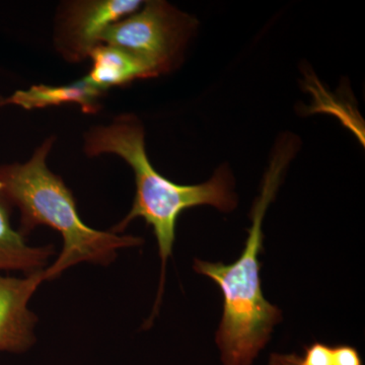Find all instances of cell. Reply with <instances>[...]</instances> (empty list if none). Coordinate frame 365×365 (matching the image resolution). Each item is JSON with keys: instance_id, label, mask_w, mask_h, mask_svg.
<instances>
[{"instance_id": "6da1fadb", "label": "cell", "mask_w": 365, "mask_h": 365, "mask_svg": "<svg viewBox=\"0 0 365 365\" xmlns=\"http://www.w3.org/2000/svg\"><path fill=\"white\" fill-rule=\"evenodd\" d=\"M145 133L140 119L122 114L111 123L91 127L83 135V153L88 157L118 155L134 173L136 193L128 215L111 232L121 235L135 218H143L153 227L162 260V277L155 309L162 299L165 266L176 241L178 218L187 209L210 205L223 212L237 206L234 179L227 165L218 168L203 184L181 185L170 181L151 165L145 150Z\"/></svg>"}, {"instance_id": "7a4b0ae2", "label": "cell", "mask_w": 365, "mask_h": 365, "mask_svg": "<svg viewBox=\"0 0 365 365\" xmlns=\"http://www.w3.org/2000/svg\"><path fill=\"white\" fill-rule=\"evenodd\" d=\"M54 141V137L46 139L28 162L0 165V192L20 210L21 235L26 237L36 227L46 225L62 235L63 248L45 269V281L56 279L79 263L110 265L118 251L143 242L141 237L103 232L83 222L71 190L48 168Z\"/></svg>"}, {"instance_id": "3957f363", "label": "cell", "mask_w": 365, "mask_h": 365, "mask_svg": "<svg viewBox=\"0 0 365 365\" xmlns=\"http://www.w3.org/2000/svg\"><path fill=\"white\" fill-rule=\"evenodd\" d=\"M292 153V143H287V146L281 144L274 155L261 195L252 209V227L241 257L230 265L200 260L194 263L196 272L215 281L222 292L223 314L216 343L225 365H251L282 318L280 309L262 292L259 255L263 251L264 215Z\"/></svg>"}, {"instance_id": "277c9868", "label": "cell", "mask_w": 365, "mask_h": 365, "mask_svg": "<svg viewBox=\"0 0 365 365\" xmlns=\"http://www.w3.org/2000/svg\"><path fill=\"white\" fill-rule=\"evenodd\" d=\"M198 21L163 0L143 2L135 13L103 34L101 43L117 46L143 60L158 76L176 69Z\"/></svg>"}, {"instance_id": "5b68a950", "label": "cell", "mask_w": 365, "mask_h": 365, "mask_svg": "<svg viewBox=\"0 0 365 365\" xmlns=\"http://www.w3.org/2000/svg\"><path fill=\"white\" fill-rule=\"evenodd\" d=\"M139 0H71L60 4L55 19L54 46L66 62L81 63L101 44L105 31L135 13Z\"/></svg>"}, {"instance_id": "8992f818", "label": "cell", "mask_w": 365, "mask_h": 365, "mask_svg": "<svg viewBox=\"0 0 365 365\" xmlns=\"http://www.w3.org/2000/svg\"><path fill=\"white\" fill-rule=\"evenodd\" d=\"M44 281V271L21 278L0 274V352L21 354L35 344L38 319L29 302Z\"/></svg>"}, {"instance_id": "52a82bcc", "label": "cell", "mask_w": 365, "mask_h": 365, "mask_svg": "<svg viewBox=\"0 0 365 365\" xmlns=\"http://www.w3.org/2000/svg\"><path fill=\"white\" fill-rule=\"evenodd\" d=\"M88 59L91 66L86 81L105 93L110 88L128 86L138 79L158 78L143 60L117 46L101 43L93 48Z\"/></svg>"}, {"instance_id": "ba28073f", "label": "cell", "mask_w": 365, "mask_h": 365, "mask_svg": "<svg viewBox=\"0 0 365 365\" xmlns=\"http://www.w3.org/2000/svg\"><path fill=\"white\" fill-rule=\"evenodd\" d=\"M13 206L0 192V271L25 275L41 272L55 255L54 246L31 247L26 237L11 225Z\"/></svg>"}, {"instance_id": "9c48e42d", "label": "cell", "mask_w": 365, "mask_h": 365, "mask_svg": "<svg viewBox=\"0 0 365 365\" xmlns=\"http://www.w3.org/2000/svg\"><path fill=\"white\" fill-rule=\"evenodd\" d=\"M105 93L86 81L79 79L68 85H34L28 90L16 91L7 98L9 105L18 106L24 110L44 109L62 105H78L85 114L101 111V98Z\"/></svg>"}, {"instance_id": "30bf717a", "label": "cell", "mask_w": 365, "mask_h": 365, "mask_svg": "<svg viewBox=\"0 0 365 365\" xmlns=\"http://www.w3.org/2000/svg\"><path fill=\"white\" fill-rule=\"evenodd\" d=\"M302 365H332V348L321 342L309 345Z\"/></svg>"}, {"instance_id": "8fae6325", "label": "cell", "mask_w": 365, "mask_h": 365, "mask_svg": "<svg viewBox=\"0 0 365 365\" xmlns=\"http://www.w3.org/2000/svg\"><path fill=\"white\" fill-rule=\"evenodd\" d=\"M332 365H364L359 351L349 345L332 348Z\"/></svg>"}, {"instance_id": "7c38bea8", "label": "cell", "mask_w": 365, "mask_h": 365, "mask_svg": "<svg viewBox=\"0 0 365 365\" xmlns=\"http://www.w3.org/2000/svg\"><path fill=\"white\" fill-rule=\"evenodd\" d=\"M269 365H302V357L295 354H272Z\"/></svg>"}, {"instance_id": "4fadbf2b", "label": "cell", "mask_w": 365, "mask_h": 365, "mask_svg": "<svg viewBox=\"0 0 365 365\" xmlns=\"http://www.w3.org/2000/svg\"><path fill=\"white\" fill-rule=\"evenodd\" d=\"M9 105V102H7V98L2 97L0 96V109L1 108L6 107V106Z\"/></svg>"}]
</instances>
